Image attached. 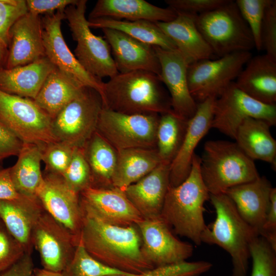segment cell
I'll return each instance as SVG.
<instances>
[{"label": "cell", "instance_id": "7402d4cb", "mask_svg": "<svg viewBox=\"0 0 276 276\" xmlns=\"http://www.w3.org/2000/svg\"><path fill=\"white\" fill-rule=\"evenodd\" d=\"M170 164L161 163L144 177L124 191L143 219L160 217L170 187Z\"/></svg>", "mask_w": 276, "mask_h": 276}, {"label": "cell", "instance_id": "f5cc1de1", "mask_svg": "<svg viewBox=\"0 0 276 276\" xmlns=\"http://www.w3.org/2000/svg\"><path fill=\"white\" fill-rule=\"evenodd\" d=\"M33 274L35 276H64L62 272H55L44 268H34Z\"/></svg>", "mask_w": 276, "mask_h": 276}, {"label": "cell", "instance_id": "9a60e30c", "mask_svg": "<svg viewBox=\"0 0 276 276\" xmlns=\"http://www.w3.org/2000/svg\"><path fill=\"white\" fill-rule=\"evenodd\" d=\"M135 225L141 237L142 252L154 267L185 261L193 255V245L175 237L161 217L143 219Z\"/></svg>", "mask_w": 276, "mask_h": 276}, {"label": "cell", "instance_id": "8992f818", "mask_svg": "<svg viewBox=\"0 0 276 276\" xmlns=\"http://www.w3.org/2000/svg\"><path fill=\"white\" fill-rule=\"evenodd\" d=\"M196 24L213 54L221 57L255 48L250 30L235 1L197 15Z\"/></svg>", "mask_w": 276, "mask_h": 276}, {"label": "cell", "instance_id": "d590c367", "mask_svg": "<svg viewBox=\"0 0 276 276\" xmlns=\"http://www.w3.org/2000/svg\"><path fill=\"white\" fill-rule=\"evenodd\" d=\"M64 276H105L110 274H131L109 267L93 258L85 249L80 240L73 257L62 272Z\"/></svg>", "mask_w": 276, "mask_h": 276}, {"label": "cell", "instance_id": "7dc6e473", "mask_svg": "<svg viewBox=\"0 0 276 276\" xmlns=\"http://www.w3.org/2000/svg\"><path fill=\"white\" fill-rule=\"evenodd\" d=\"M24 142L0 123V162L11 156H17Z\"/></svg>", "mask_w": 276, "mask_h": 276}, {"label": "cell", "instance_id": "e0dca14e", "mask_svg": "<svg viewBox=\"0 0 276 276\" xmlns=\"http://www.w3.org/2000/svg\"><path fill=\"white\" fill-rule=\"evenodd\" d=\"M154 47L160 65L159 77L169 92L172 110L179 118L188 121L195 114L198 105L189 89L187 69L189 64L177 49Z\"/></svg>", "mask_w": 276, "mask_h": 276}, {"label": "cell", "instance_id": "9f6ffc18", "mask_svg": "<svg viewBox=\"0 0 276 276\" xmlns=\"http://www.w3.org/2000/svg\"><path fill=\"white\" fill-rule=\"evenodd\" d=\"M31 276H35V275L33 273Z\"/></svg>", "mask_w": 276, "mask_h": 276}, {"label": "cell", "instance_id": "d6a6232c", "mask_svg": "<svg viewBox=\"0 0 276 276\" xmlns=\"http://www.w3.org/2000/svg\"><path fill=\"white\" fill-rule=\"evenodd\" d=\"M90 168L91 187L111 188V179L117 162V150L97 131L83 147Z\"/></svg>", "mask_w": 276, "mask_h": 276}, {"label": "cell", "instance_id": "b9f144b4", "mask_svg": "<svg viewBox=\"0 0 276 276\" xmlns=\"http://www.w3.org/2000/svg\"><path fill=\"white\" fill-rule=\"evenodd\" d=\"M26 253L23 246L0 219V273L11 266Z\"/></svg>", "mask_w": 276, "mask_h": 276}, {"label": "cell", "instance_id": "8d00e7d4", "mask_svg": "<svg viewBox=\"0 0 276 276\" xmlns=\"http://www.w3.org/2000/svg\"><path fill=\"white\" fill-rule=\"evenodd\" d=\"M61 176L66 185L79 194L91 187V172L83 147L75 148L71 160Z\"/></svg>", "mask_w": 276, "mask_h": 276}, {"label": "cell", "instance_id": "484cf974", "mask_svg": "<svg viewBox=\"0 0 276 276\" xmlns=\"http://www.w3.org/2000/svg\"><path fill=\"white\" fill-rule=\"evenodd\" d=\"M176 16V12L168 7H159L144 0H98L88 20L110 18L164 22L172 20Z\"/></svg>", "mask_w": 276, "mask_h": 276}, {"label": "cell", "instance_id": "681fc988", "mask_svg": "<svg viewBox=\"0 0 276 276\" xmlns=\"http://www.w3.org/2000/svg\"><path fill=\"white\" fill-rule=\"evenodd\" d=\"M34 264L31 254L26 253L9 268L0 273V276H31Z\"/></svg>", "mask_w": 276, "mask_h": 276}, {"label": "cell", "instance_id": "cb8c5ba5", "mask_svg": "<svg viewBox=\"0 0 276 276\" xmlns=\"http://www.w3.org/2000/svg\"><path fill=\"white\" fill-rule=\"evenodd\" d=\"M235 82L237 86L252 99L275 105L276 61L266 54L251 57Z\"/></svg>", "mask_w": 276, "mask_h": 276}, {"label": "cell", "instance_id": "ab89813d", "mask_svg": "<svg viewBox=\"0 0 276 276\" xmlns=\"http://www.w3.org/2000/svg\"><path fill=\"white\" fill-rule=\"evenodd\" d=\"M75 147L62 141H55L42 146V162L45 172L61 175L67 168Z\"/></svg>", "mask_w": 276, "mask_h": 276}, {"label": "cell", "instance_id": "3957f363", "mask_svg": "<svg viewBox=\"0 0 276 276\" xmlns=\"http://www.w3.org/2000/svg\"><path fill=\"white\" fill-rule=\"evenodd\" d=\"M200 157L193 155L187 178L176 187L170 186L161 212V218L175 233L200 245L201 235L206 228L203 216L205 202L210 194L200 172Z\"/></svg>", "mask_w": 276, "mask_h": 276}, {"label": "cell", "instance_id": "f1b7e54d", "mask_svg": "<svg viewBox=\"0 0 276 276\" xmlns=\"http://www.w3.org/2000/svg\"><path fill=\"white\" fill-rule=\"evenodd\" d=\"M266 122L247 118L239 126L235 143L250 159L260 160L275 167L276 141L272 137Z\"/></svg>", "mask_w": 276, "mask_h": 276}, {"label": "cell", "instance_id": "9c48e42d", "mask_svg": "<svg viewBox=\"0 0 276 276\" xmlns=\"http://www.w3.org/2000/svg\"><path fill=\"white\" fill-rule=\"evenodd\" d=\"M160 114H127L102 108L96 131L117 151L156 149Z\"/></svg>", "mask_w": 276, "mask_h": 276}, {"label": "cell", "instance_id": "60d3db41", "mask_svg": "<svg viewBox=\"0 0 276 276\" xmlns=\"http://www.w3.org/2000/svg\"><path fill=\"white\" fill-rule=\"evenodd\" d=\"M212 267V264L207 261H185L154 267L138 276H200Z\"/></svg>", "mask_w": 276, "mask_h": 276}, {"label": "cell", "instance_id": "bcb514c9", "mask_svg": "<svg viewBox=\"0 0 276 276\" xmlns=\"http://www.w3.org/2000/svg\"><path fill=\"white\" fill-rule=\"evenodd\" d=\"M77 0H27L28 12L38 16L49 14L64 10Z\"/></svg>", "mask_w": 276, "mask_h": 276}, {"label": "cell", "instance_id": "4316f807", "mask_svg": "<svg viewBox=\"0 0 276 276\" xmlns=\"http://www.w3.org/2000/svg\"><path fill=\"white\" fill-rule=\"evenodd\" d=\"M176 13V17L172 20L156 22V25L173 40L189 64L211 59L214 54L197 27V15Z\"/></svg>", "mask_w": 276, "mask_h": 276}, {"label": "cell", "instance_id": "30bf717a", "mask_svg": "<svg viewBox=\"0 0 276 276\" xmlns=\"http://www.w3.org/2000/svg\"><path fill=\"white\" fill-rule=\"evenodd\" d=\"M251 57L250 52L241 51L189 64L188 84L195 102L198 104L210 98H218L234 82Z\"/></svg>", "mask_w": 276, "mask_h": 276}, {"label": "cell", "instance_id": "4fadbf2b", "mask_svg": "<svg viewBox=\"0 0 276 276\" xmlns=\"http://www.w3.org/2000/svg\"><path fill=\"white\" fill-rule=\"evenodd\" d=\"M64 10L44 15L41 18L45 55L56 68L80 86L94 89L102 98L104 82L84 69L64 39L61 29L65 19Z\"/></svg>", "mask_w": 276, "mask_h": 276}, {"label": "cell", "instance_id": "db71d44e", "mask_svg": "<svg viewBox=\"0 0 276 276\" xmlns=\"http://www.w3.org/2000/svg\"><path fill=\"white\" fill-rule=\"evenodd\" d=\"M105 276H138V274H110Z\"/></svg>", "mask_w": 276, "mask_h": 276}, {"label": "cell", "instance_id": "d6986e66", "mask_svg": "<svg viewBox=\"0 0 276 276\" xmlns=\"http://www.w3.org/2000/svg\"><path fill=\"white\" fill-rule=\"evenodd\" d=\"M120 73L143 70L160 74V65L154 46L140 41L119 31L101 29Z\"/></svg>", "mask_w": 276, "mask_h": 276}, {"label": "cell", "instance_id": "6da1fadb", "mask_svg": "<svg viewBox=\"0 0 276 276\" xmlns=\"http://www.w3.org/2000/svg\"><path fill=\"white\" fill-rule=\"evenodd\" d=\"M81 210L80 240L93 258L109 267L134 274L154 267L142 252L141 237L135 225H110Z\"/></svg>", "mask_w": 276, "mask_h": 276}, {"label": "cell", "instance_id": "277c9868", "mask_svg": "<svg viewBox=\"0 0 276 276\" xmlns=\"http://www.w3.org/2000/svg\"><path fill=\"white\" fill-rule=\"evenodd\" d=\"M216 219L201 235V243L217 245L231 257L232 276H247L250 245L259 236L242 218L232 199L225 193L210 194Z\"/></svg>", "mask_w": 276, "mask_h": 276}, {"label": "cell", "instance_id": "44dd1931", "mask_svg": "<svg viewBox=\"0 0 276 276\" xmlns=\"http://www.w3.org/2000/svg\"><path fill=\"white\" fill-rule=\"evenodd\" d=\"M44 56L41 18L28 12L10 28L5 68L26 65Z\"/></svg>", "mask_w": 276, "mask_h": 276}, {"label": "cell", "instance_id": "5b68a950", "mask_svg": "<svg viewBox=\"0 0 276 276\" xmlns=\"http://www.w3.org/2000/svg\"><path fill=\"white\" fill-rule=\"evenodd\" d=\"M200 168L210 194L224 193L229 188L260 177L254 160L235 142L227 141H207Z\"/></svg>", "mask_w": 276, "mask_h": 276}, {"label": "cell", "instance_id": "11a10c76", "mask_svg": "<svg viewBox=\"0 0 276 276\" xmlns=\"http://www.w3.org/2000/svg\"><path fill=\"white\" fill-rule=\"evenodd\" d=\"M2 169H3V168H2V166H1V165L0 164V170H1Z\"/></svg>", "mask_w": 276, "mask_h": 276}, {"label": "cell", "instance_id": "7a4b0ae2", "mask_svg": "<svg viewBox=\"0 0 276 276\" xmlns=\"http://www.w3.org/2000/svg\"><path fill=\"white\" fill-rule=\"evenodd\" d=\"M103 107L127 114L173 111L169 94L157 75L137 70L118 73L104 83Z\"/></svg>", "mask_w": 276, "mask_h": 276}, {"label": "cell", "instance_id": "4dcf8cb0", "mask_svg": "<svg viewBox=\"0 0 276 276\" xmlns=\"http://www.w3.org/2000/svg\"><path fill=\"white\" fill-rule=\"evenodd\" d=\"M42 146L24 143L16 163L9 168L17 192L24 197L38 199L37 193L43 181L41 170Z\"/></svg>", "mask_w": 276, "mask_h": 276}, {"label": "cell", "instance_id": "1f68e13d", "mask_svg": "<svg viewBox=\"0 0 276 276\" xmlns=\"http://www.w3.org/2000/svg\"><path fill=\"white\" fill-rule=\"evenodd\" d=\"M84 88L55 68L48 76L33 101L53 119Z\"/></svg>", "mask_w": 276, "mask_h": 276}, {"label": "cell", "instance_id": "8fae6325", "mask_svg": "<svg viewBox=\"0 0 276 276\" xmlns=\"http://www.w3.org/2000/svg\"><path fill=\"white\" fill-rule=\"evenodd\" d=\"M51 121L33 100L0 90V123L24 143L43 146L57 141L52 133Z\"/></svg>", "mask_w": 276, "mask_h": 276}, {"label": "cell", "instance_id": "e575fe53", "mask_svg": "<svg viewBox=\"0 0 276 276\" xmlns=\"http://www.w3.org/2000/svg\"><path fill=\"white\" fill-rule=\"evenodd\" d=\"M188 122L173 111L160 114L156 149L162 163L171 164L176 156L183 140Z\"/></svg>", "mask_w": 276, "mask_h": 276}, {"label": "cell", "instance_id": "ac0fdd59", "mask_svg": "<svg viewBox=\"0 0 276 276\" xmlns=\"http://www.w3.org/2000/svg\"><path fill=\"white\" fill-rule=\"evenodd\" d=\"M82 209L107 224L128 226L143 218L124 191L114 187H89L80 194Z\"/></svg>", "mask_w": 276, "mask_h": 276}, {"label": "cell", "instance_id": "603a6c76", "mask_svg": "<svg viewBox=\"0 0 276 276\" xmlns=\"http://www.w3.org/2000/svg\"><path fill=\"white\" fill-rule=\"evenodd\" d=\"M273 187L265 177L229 188L224 193L233 201L242 218L260 236Z\"/></svg>", "mask_w": 276, "mask_h": 276}, {"label": "cell", "instance_id": "d4e9b609", "mask_svg": "<svg viewBox=\"0 0 276 276\" xmlns=\"http://www.w3.org/2000/svg\"><path fill=\"white\" fill-rule=\"evenodd\" d=\"M43 210L38 199L0 200V219L26 253L32 254L33 229Z\"/></svg>", "mask_w": 276, "mask_h": 276}, {"label": "cell", "instance_id": "52a82bcc", "mask_svg": "<svg viewBox=\"0 0 276 276\" xmlns=\"http://www.w3.org/2000/svg\"><path fill=\"white\" fill-rule=\"evenodd\" d=\"M86 4V0H77L64 10L73 39L77 42L74 55L94 77L100 79L111 78L119 72L107 42L95 35L88 26L85 16Z\"/></svg>", "mask_w": 276, "mask_h": 276}, {"label": "cell", "instance_id": "5bb4252c", "mask_svg": "<svg viewBox=\"0 0 276 276\" xmlns=\"http://www.w3.org/2000/svg\"><path fill=\"white\" fill-rule=\"evenodd\" d=\"M43 268L63 272L71 262L80 239L43 210L32 235Z\"/></svg>", "mask_w": 276, "mask_h": 276}, {"label": "cell", "instance_id": "7c38bea8", "mask_svg": "<svg viewBox=\"0 0 276 276\" xmlns=\"http://www.w3.org/2000/svg\"><path fill=\"white\" fill-rule=\"evenodd\" d=\"M263 120L271 126L276 124V105L259 102L232 82L214 102L211 128L235 139L239 126L246 118Z\"/></svg>", "mask_w": 276, "mask_h": 276}, {"label": "cell", "instance_id": "f907efd6", "mask_svg": "<svg viewBox=\"0 0 276 276\" xmlns=\"http://www.w3.org/2000/svg\"><path fill=\"white\" fill-rule=\"evenodd\" d=\"M21 196L15 188L9 168L0 170V200H14Z\"/></svg>", "mask_w": 276, "mask_h": 276}, {"label": "cell", "instance_id": "7bdbcfd3", "mask_svg": "<svg viewBox=\"0 0 276 276\" xmlns=\"http://www.w3.org/2000/svg\"><path fill=\"white\" fill-rule=\"evenodd\" d=\"M27 12L26 0H0V40L8 46L10 28Z\"/></svg>", "mask_w": 276, "mask_h": 276}, {"label": "cell", "instance_id": "c3c4849f", "mask_svg": "<svg viewBox=\"0 0 276 276\" xmlns=\"http://www.w3.org/2000/svg\"><path fill=\"white\" fill-rule=\"evenodd\" d=\"M276 251V188H273L270 194V203L261 234Z\"/></svg>", "mask_w": 276, "mask_h": 276}, {"label": "cell", "instance_id": "ee69618b", "mask_svg": "<svg viewBox=\"0 0 276 276\" xmlns=\"http://www.w3.org/2000/svg\"><path fill=\"white\" fill-rule=\"evenodd\" d=\"M261 40L262 49L276 61V1L266 8L262 24Z\"/></svg>", "mask_w": 276, "mask_h": 276}, {"label": "cell", "instance_id": "f546056e", "mask_svg": "<svg viewBox=\"0 0 276 276\" xmlns=\"http://www.w3.org/2000/svg\"><path fill=\"white\" fill-rule=\"evenodd\" d=\"M112 187L124 191L155 169L161 160L156 149L132 148L117 151Z\"/></svg>", "mask_w": 276, "mask_h": 276}, {"label": "cell", "instance_id": "f6af8a7d", "mask_svg": "<svg viewBox=\"0 0 276 276\" xmlns=\"http://www.w3.org/2000/svg\"><path fill=\"white\" fill-rule=\"evenodd\" d=\"M228 0H166L165 2L176 13L197 15L216 9Z\"/></svg>", "mask_w": 276, "mask_h": 276}, {"label": "cell", "instance_id": "f35d334b", "mask_svg": "<svg viewBox=\"0 0 276 276\" xmlns=\"http://www.w3.org/2000/svg\"><path fill=\"white\" fill-rule=\"evenodd\" d=\"M274 0H237L235 2L243 19L251 33L255 47L258 51L262 49L261 31L263 19L266 8Z\"/></svg>", "mask_w": 276, "mask_h": 276}, {"label": "cell", "instance_id": "ffe728a7", "mask_svg": "<svg viewBox=\"0 0 276 276\" xmlns=\"http://www.w3.org/2000/svg\"><path fill=\"white\" fill-rule=\"evenodd\" d=\"M216 98H210L198 103L197 110L188 122L185 135L170 166V186L176 187L188 176L194 151L199 142L211 128Z\"/></svg>", "mask_w": 276, "mask_h": 276}, {"label": "cell", "instance_id": "74e56055", "mask_svg": "<svg viewBox=\"0 0 276 276\" xmlns=\"http://www.w3.org/2000/svg\"><path fill=\"white\" fill-rule=\"evenodd\" d=\"M251 276H276V251L262 237L257 236L250 245Z\"/></svg>", "mask_w": 276, "mask_h": 276}, {"label": "cell", "instance_id": "836d02e7", "mask_svg": "<svg viewBox=\"0 0 276 276\" xmlns=\"http://www.w3.org/2000/svg\"><path fill=\"white\" fill-rule=\"evenodd\" d=\"M90 28L111 29L122 32L145 43L166 50L177 49L175 44L156 22L147 20L129 21L110 18L88 20Z\"/></svg>", "mask_w": 276, "mask_h": 276}, {"label": "cell", "instance_id": "2e32d148", "mask_svg": "<svg viewBox=\"0 0 276 276\" xmlns=\"http://www.w3.org/2000/svg\"><path fill=\"white\" fill-rule=\"evenodd\" d=\"M37 197L44 210L80 239L82 212L80 194L72 190L60 175L43 173Z\"/></svg>", "mask_w": 276, "mask_h": 276}, {"label": "cell", "instance_id": "83f0119b", "mask_svg": "<svg viewBox=\"0 0 276 276\" xmlns=\"http://www.w3.org/2000/svg\"><path fill=\"white\" fill-rule=\"evenodd\" d=\"M55 66L44 56L30 63L0 71V90L34 100Z\"/></svg>", "mask_w": 276, "mask_h": 276}, {"label": "cell", "instance_id": "816d5d0a", "mask_svg": "<svg viewBox=\"0 0 276 276\" xmlns=\"http://www.w3.org/2000/svg\"><path fill=\"white\" fill-rule=\"evenodd\" d=\"M8 56V46L0 40V71L6 67Z\"/></svg>", "mask_w": 276, "mask_h": 276}, {"label": "cell", "instance_id": "ba28073f", "mask_svg": "<svg viewBox=\"0 0 276 276\" xmlns=\"http://www.w3.org/2000/svg\"><path fill=\"white\" fill-rule=\"evenodd\" d=\"M103 108L100 94L84 87L51 121L52 133L57 141L75 148H82L96 131Z\"/></svg>", "mask_w": 276, "mask_h": 276}]
</instances>
